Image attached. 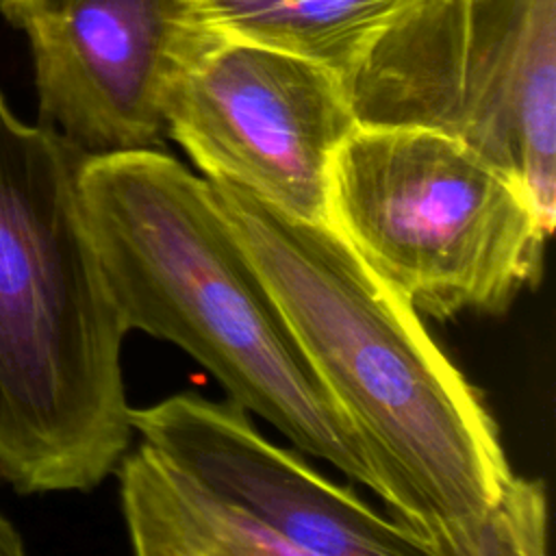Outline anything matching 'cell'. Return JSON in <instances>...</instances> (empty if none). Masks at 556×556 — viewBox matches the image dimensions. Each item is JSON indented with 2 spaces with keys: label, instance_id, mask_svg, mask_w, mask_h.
Returning a JSON list of instances; mask_svg holds the SVG:
<instances>
[{
  "label": "cell",
  "instance_id": "7c38bea8",
  "mask_svg": "<svg viewBox=\"0 0 556 556\" xmlns=\"http://www.w3.org/2000/svg\"><path fill=\"white\" fill-rule=\"evenodd\" d=\"M24 539L11 519L0 510V556H22Z\"/></svg>",
  "mask_w": 556,
  "mask_h": 556
},
{
  "label": "cell",
  "instance_id": "ba28073f",
  "mask_svg": "<svg viewBox=\"0 0 556 556\" xmlns=\"http://www.w3.org/2000/svg\"><path fill=\"white\" fill-rule=\"evenodd\" d=\"M128 419L163 460L291 543L300 556L426 554L404 523L265 439L235 400L185 391L130 408Z\"/></svg>",
  "mask_w": 556,
  "mask_h": 556
},
{
  "label": "cell",
  "instance_id": "30bf717a",
  "mask_svg": "<svg viewBox=\"0 0 556 556\" xmlns=\"http://www.w3.org/2000/svg\"><path fill=\"white\" fill-rule=\"evenodd\" d=\"M413 0H187L195 22L280 48L339 74L345 85Z\"/></svg>",
  "mask_w": 556,
  "mask_h": 556
},
{
  "label": "cell",
  "instance_id": "7a4b0ae2",
  "mask_svg": "<svg viewBox=\"0 0 556 556\" xmlns=\"http://www.w3.org/2000/svg\"><path fill=\"white\" fill-rule=\"evenodd\" d=\"M85 154L0 89V482L91 491L130 445L126 326L78 189Z\"/></svg>",
  "mask_w": 556,
  "mask_h": 556
},
{
  "label": "cell",
  "instance_id": "5b68a950",
  "mask_svg": "<svg viewBox=\"0 0 556 556\" xmlns=\"http://www.w3.org/2000/svg\"><path fill=\"white\" fill-rule=\"evenodd\" d=\"M345 87L363 126L432 128L480 152L552 232L556 0H413Z\"/></svg>",
  "mask_w": 556,
  "mask_h": 556
},
{
  "label": "cell",
  "instance_id": "9c48e42d",
  "mask_svg": "<svg viewBox=\"0 0 556 556\" xmlns=\"http://www.w3.org/2000/svg\"><path fill=\"white\" fill-rule=\"evenodd\" d=\"M119 502L141 556H300L141 441L119 458Z\"/></svg>",
  "mask_w": 556,
  "mask_h": 556
},
{
  "label": "cell",
  "instance_id": "52a82bcc",
  "mask_svg": "<svg viewBox=\"0 0 556 556\" xmlns=\"http://www.w3.org/2000/svg\"><path fill=\"white\" fill-rule=\"evenodd\" d=\"M30 46L39 124L83 154L154 150L195 20L187 0H0Z\"/></svg>",
  "mask_w": 556,
  "mask_h": 556
},
{
  "label": "cell",
  "instance_id": "6da1fadb",
  "mask_svg": "<svg viewBox=\"0 0 556 556\" xmlns=\"http://www.w3.org/2000/svg\"><path fill=\"white\" fill-rule=\"evenodd\" d=\"M206 185L361 441L391 517L426 554L469 556L515 480L478 391L330 224L291 217L230 180Z\"/></svg>",
  "mask_w": 556,
  "mask_h": 556
},
{
  "label": "cell",
  "instance_id": "8992f818",
  "mask_svg": "<svg viewBox=\"0 0 556 556\" xmlns=\"http://www.w3.org/2000/svg\"><path fill=\"white\" fill-rule=\"evenodd\" d=\"M356 124L345 80L326 65L200 22L165 100L167 137L204 178L319 224L332 156Z\"/></svg>",
  "mask_w": 556,
  "mask_h": 556
},
{
  "label": "cell",
  "instance_id": "277c9868",
  "mask_svg": "<svg viewBox=\"0 0 556 556\" xmlns=\"http://www.w3.org/2000/svg\"><path fill=\"white\" fill-rule=\"evenodd\" d=\"M328 224L417 313H504L543 271L528 193L456 137L363 126L330 163Z\"/></svg>",
  "mask_w": 556,
  "mask_h": 556
},
{
  "label": "cell",
  "instance_id": "3957f363",
  "mask_svg": "<svg viewBox=\"0 0 556 556\" xmlns=\"http://www.w3.org/2000/svg\"><path fill=\"white\" fill-rule=\"evenodd\" d=\"M87 228L126 330L172 341L298 450L382 493L206 178L154 150L85 154Z\"/></svg>",
  "mask_w": 556,
  "mask_h": 556
},
{
  "label": "cell",
  "instance_id": "8fae6325",
  "mask_svg": "<svg viewBox=\"0 0 556 556\" xmlns=\"http://www.w3.org/2000/svg\"><path fill=\"white\" fill-rule=\"evenodd\" d=\"M547 549V497L539 480L515 476L484 517L469 556H541Z\"/></svg>",
  "mask_w": 556,
  "mask_h": 556
}]
</instances>
